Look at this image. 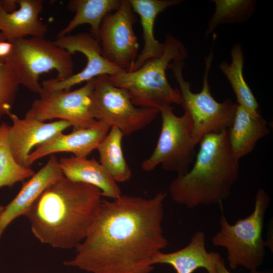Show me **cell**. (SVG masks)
<instances>
[{
  "mask_svg": "<svg viewBox=\"0 0 273 273\" xmlns=\"http://www.w3.org/2000/svg\"><path fill=\"white\" fill-rule=\"evenodd\" d=\"M166 197L102 199L75 255L64 265L90 273L151 272L168 245L162 225Z\"/></svg>",
  "mask_w": 273,
  "mask_h": 273,
  "instance_id": "cell-1",
  "label": "cell"
},
{
  "mask_svg": "<svg viewBox=\"0 0 273 273\" xmlns=\"http://www.w3.org/2000/svg\"><path fill=\"white\" fill-rule=\"evenodd\" d=\"M102 197L98 188L63 176L43 192L25 216L41 243L75 249L84 239Z\"/></svg>",
  "mask_w": 273,
  "mask_h": 273,
  "instance_id": "cell-2",
  "label": "cell"
},
{
  "mask_svg": "<svg viewBox=\"0 0 273 273\" xmlns=\"http://www.w3.org/2000/svg\"><path fill=\"white\" fill-rule=\"evenodd\" d=\"M192 167L178 174L168 191L176 203L192 209L220 204L231 195L240 173L239 161L232 154L228 130L205 135Z\"/></svg>",
  "mask_w": 273,
  "mask_h": 273,
  "instance_id": "cell-3",
  "label": "cell"
},
{
  "mask_svg": "<svg viewBox=\"0 0 273 273\" xmlns=\"http://www.w3.org/2000/svg\"><path fill=\"white\" fill-rule=\"evenodd\" d=\"M161 56L146 62L138 69L108 76L115 86L124 89L135 106L157 109L171 104L181 106L180 91L169 83L166 70L171 62L184 60L188 55L184 44L171 34L166 35Z\"/></svg>",
  "mask_w": 273,
  "mask_h": 273,
  "instance_id": "cell-4",
  "label": "cell"
},
{
  "mask_svg": "<svg viewBox=\"0 0 273 273\" xmlns=\"http://www.w3.org/2000/svg\"><path fill=\"white\" fill-rule=\"evenodd\" d=\"M270 201L265 190L259 189L255 195L254 210L248 216L230 224L222 213L220 229L212 238V243L226 249L229 264L232 269L243 266L251 271L262 264L266 242L262 235Z\"/></svg>",
  "mask_w": 273,
  "mask_h": 273,
  "instance_id": "cell-5",
  "label": "cell"
},
{
  "mask_svg": "<svg viewBox=\"0 0 273 273\" xmlns=\"http://www.w3.org/2000/svg\"><path fill=\"white\" fill-rule=\"evenodd\" d=\"M213 57L212 48L204 59L202 88L197 93L192 91L190 83L184 77V60H174L168 67L178 85L182 100L181 106L191 117L193 136L198 144L208 134L228 130L232 124L238 106V104L230 99L218 102L212 96L208 77Z\"/></svg>",
  "mask_w": 273,
  "mask_h": 273,
  "instance_id": "cell-6",
  "label": "cell"
},
{
  "mask_svg": "<svg viewBox=\"0 0 273 273\" xmlns=\"http://www.w3.org/2000/svg\"><path fill=\"white\" fill-rule=\"evenodd\" d=\"M12 54L6 63L14 69L20 85L39 94L42 88L40 76L55 70L58 80L73 74L72 55L51 41L40 37H27L14 40Z\"/></svg>",
  "mask_w": 273,
  "mask_h": 273,
  "instance_id": "cell-7",
  "label": "cell"
},
{
  "mask_svg": "<svg viewBox=\"0 0 273 273\" xmlns=\"http://www.w3.org/2000/svg\"><path fill=\"white\" fill-rule=\"evenodd\" d=\"M161 126L156 147L151 155L142 163L147 172L161 165L165 171L178 174L187 173L195 160V149L198 143L193 136L192 121L185 111L180 116L171 106L159 110Z\"/></svg>",
  "mask_w": 273,
  "mask_h": 273,
  "instance_id": "cell-8",
  "label": "cell"
},
{
  "mask_svg": "<svg viewBox=\"0 0 273 273\" xmlns=\"http://www.w3.org/2000/svg\"><path fill=\"white\" fill-rule=\"evenodd\" d=\"M90 110L95 120L117 128L123 136L144 128L159 114L157 109L134 105L127 92L111 84L107 75L95 78Z\"/></svg>",
  "mask_w": 273,
  "mask_h": 273,
  "instance_id": "cell-9",
  "label": "cell"
},
{
  "mask_svg": "<svg viewBox=\"0 0 273 273\" xmlns=\"http://www.w3.org/2000/svg\"><path fill=\"white\" fill-rule=\"evenodd\" d=\"M95 78L73 90H53L42 87L39 97L27 111L36 119H59L70 123L74 128H87L96 122L91 113V96Z\"/></svg>",
  "mask_w": 273,
  "mask_h": 273,
  "instance_id": "cell-10",
  "label": "cell"
},
{
  "mask_svg": "<svg viewBox=\"0 0 273 273\" xmlns=\"http://www.w3.org/2000/svg\"><path fill=\"white\" fill-rule=\"evenodd\" d=\"M136 21L129 1L121 0L119 8L105 17L99 30L102 56L125 71L130 70L138 55L139 42L133 29Z\"/></svg>",
  "mask_w": 273,
  "mask_h": 273,
  "instance_id": "cell-11",
  "label": "cell"
},
{
  "mask_svg": "<svg viewBox=\"0 0 273 273\" xmlns=\"http://www.w3.org/2000/svg\"><path fill=\"white\" fill-rule=\"evenodd\" d=\"M55 44L73 55L78 52L86 57L85 67L78 73L73 74L64 80L51 78L43 80V88L53 90H70L73 86L88 81L98 76L107 75L112 76L122 72L123 70L115 66L102 55L99 41L90 33L68 34L57 37Z\"/></svg>",
  "mask_w": 273,
  "mask_h": 273,
  "instance_id": "cell-12",
  "label": "cell"
},
{
  "mask_svg": "<svg viewBox=\"0 0 273 273\" xmlns=\"http://www.w3.org/2000/svg\"><path fill=\"white\" fill-rule=\"evenodd\" d=\"M12 124L8 130V143L16 162L26 167V160L34 147L41 144L71 126L63 120L51 122L39 121L27 112L23 118L9 112Z\"/></svg>",
  "mask_w": 273,
  "mask_h": 273,
  "instance_id": "cell-13",
  "label": "cell"
},
{
  "mask_svg": "<svg viewBox=\"0 0 273 273\" xmlns=\"http://www.w3.org/2000/svg\"><path fill=\"white\" fill-rule=\"evenodd\" d=\"M111 127L105 122L97 120L91 126L74 128L69 133H60L36 146L26 160V167L37 160L54 153H71L74 156L87 157L108 134Z\"/></svg>",
  "mask_w": 273,
  "mask_h": 273,
  "instance_id": "cell-14",
  "label": "cell"
},
{
  "mask_svg": "<svg viewBox=\"0 0 273 273\" xmlns=\"http://www.w3.org/2000/svg\"><path fill=\"white\" fill-rule=\"evenodd\" d=\"M59 160L51 155L46 164L26 181L16 197L0 214V240L8 226L25 216L34 203L51 185L63 176Z\"/></svg>",
  "mask_w": 273,
  "mask_h": 273,
  "instance_id": "cell-15",
  "label": "cell"
},
{
  "mask_svg": "<svg viewBox=\"0 0 273 273\" xmlns=\"http://www.w3.org/2000/svg\"><path fill=\"white\" fill-rule=\"evenodd\" d=\"M17 1L18 8L12 12H6L0 5V32L10 41L27 37H44L48 26L39 18L43 1Z\"/></svg>",
  "mask_w": 273,
  "mask_h": 273,
  "instance_id": "cell-16",
  "label": "cell"
},
{
  "mask_svg": "<svg viewBox=\"0 0 273 273\" xmlns=\"http://www.w3.org/2000/svg\"><path fill=\"white\" fill-rule=\"evenodd\" d=\"M205 242V234L197 231L185 247L170 253L160 252L154 264L170 265L176 273H193L199 268L206 269L208 273H216V264L222 258L218 253L208 252Z\"/></svg>",
  "mask_w": 273,
  "mask_h": 273,
  "instance_id": "cell-17",
  "label": "cell"
},
{
  "mask_svg": "<svg viewBox=\"0 0 273 273\" xmlns=\"http://www.w3.org/2000/svg\"><path fill=\"white\" fill-rule=\"evenodd\" d=\"M59 163L64 176L68 179L93 186L101 192L103 197L111 199L122 195L117 183L95 158L62 157Z\"/></svg>",
  "mask_w": 273,
  "mask_h": 273,
  "instance_id": "cell-18",
  "label": "cell"
},
{
  "mask_svg": "<svg viewBox=\"0 0 273 273\" xmlns=\"http://www.w3.org/2000/svg\"><path fill=\"white\" fill-rule=\"evenodd\" d=\"M269 132L267 123L262 116H255L238 105L232 124L228 129L232 155L239 161L250 153L257 142Z\"/></svg>",
  "mask_w": 273,
  "mask_h": 273,
  "instance_id": "cell-19",
  "label": "cell"
},
{
  "mask_svg": "<svg viewBox=\"0 0 273 273\" xmlns=\"http://www.w3.org/2000/svg\"><path fill=\"white\" fill-rule=\"evenodd\" d=\"M134 12L141 20L143 29L144 46L130 70H135L147 61L162 55L164 43L157 40L154 33V24L159 14L167 8L177 5L180 0H128Z\"/></svg>",
  "mask_w": 273,
  "mask_h": 273,
  "instance_id": "cell-20",
  "label": "cell"
},
{
  "mask_svg": "<svg viewBox=\"0 0 273 273\" xmlns=\"http://www.w3.org/2000/svg\"><path fill=\"white\" fill-rule=\"evenodd\" d=\"M121 0H71L67 8L74 13L73 18L57 34V37L70 34L83 24L90 26V34L98 40L102 22L108 14L116 11Z\"/></svg>",
  "mask_w": 273,
  "mask_h": 273,
  "instance_id": "cell-21",
  "label": "cell"
},
{
  "mask_svg": "<svg viewBox=\"0 0 273 273\" xmlns=\"http://www.w3.org/2000/svg\"><path fill=\"white\" fill-rule=\"evenodd\" d=\"M231 62H222L219 68L229 82L236 97L238 105L255 116H261L259 105L243 75L244 55L242 47L235 44L231 51Z\"/></svg>",
  "mask_w": 273,
  "mask_h": 273,
  "instance_id": "cell-22",
  "label": "cell"
},
{
  "mask_svg": "<svg viewBox=\"0 0 273 273\" xmlns=\"http://www.w3.org/2000/svg\"><path fill=\"white\" fill-rule=\"evenodd\" d=\"M123 136L119 129L111 127L97 149L99 154V162L117 183L129 180L132 175L122 151Z\"/></svg>",
  "mask_w": 273,
  "mask_h": 273,
  "instance_id": "cell-23",
  "label": "cell"
},
{
  "mask_svg": "<svg viewBox=\"0 0 273 273\" xmlns=\"http://www.w3.org/2000/svg\"><path fill=\"white\" fill-rule=\"evenodd\" d=\"M214 12L210 18L205 32L207 37L216 28L223 24L243 23L247 21L255 11L254 0H213Z\"/></svg>",
  "mask_w": 273,
  "mask_h": 273,
  "instance_id": "cell-24",
  "label": "cell"
},
{
  "mask_svg": "<svg viewBox=\"0 0 273 273\" xmlns=\"http://www.w3.org/2000/svg\"><path fill=\"white\" fill-rule=\"evenodd\" d=\"M9 127L6 122L0 123V188L24 181L35 173L30 167L20 165L13 157L8 143Z\"/></svg>",
  "mask_w": 273,
  "mask_h": 273,
  "instance_id": "cell-25",
  "label": "cell"
},
{
  "mask_svg": "<svg viewBox=\"0 0 273 273\" xmlns=\"http://www.w3.org/2000/svg\"><path fill=\"white\" fill-rule=\"evenodd\" d=\"M20 85L12 66L8 63H0V120L11 111Z\"/></svg>",
  "mask_w": 273,
  "mask_h": 273,
  "instance_id": "cell-26",
  "label": "cell"
},
{
  "mask_svg": "<svg viewBox=\"0 0 273 273\" xmlns=\"http://www.w3.org/2000/svg\"><path fill=\"white\" fill-rule=\"evenodd\" d=\"M13 47L12 41L7 39L0 40V63L8 61L12 54Z\"/></svg>",
  "mask_w": 273,
  "mask_h": 273,
  "instance_id": "cell-27",
  "label": "cell"
},
{
  "mask_svg": "<svg viewBox=\"0 0 273 273\" xmlns=\"http://www.w3.org/2000/svg\"><path fill=\"white\" fill-rule=\"evenodd\" d=\"M0 5L7 12H12L18 8L17 0H0Z\"/></svg>",
  "mask_w": 273,
  "mask_h": 273,
  "instance_id": "cell-28",
  "label": "cell"
},
{
  "mask_svg": "<svg viewBox=\"0 0 273 273\" xmlns=\"http://www.w3.org/2000/svg\"><path fill=\"white\" fill-rule=\"evenodd\" d=\"M216 273H231L225 266L222 258L220 259L216 264ZM250 273H271L267 270H251Z\"/></svg>",
  "mask_w": 273,
  "mask_h": 273,
  "instance_id": "cell-29",
  "label": "cell"
},
{
  "mask_svg": "<svg viewBox=\"0 0 273 273\" xmlns=\"http://www.w3.org/2000/svg\"><path fill=\"white\" fill-rule=\"evenodd\" d=\"M4 39H6V38H5V37L3 35V34L0 32V40H4Z\"/></svg>",
  "mask_w": 273,
  "mask_h": 273,
  "instance_id": "cell-30",
  "label": "cell"
},
{
  "mask_svg": "<svg viewBox=\"0 0 273 273\" xmlns=\"http://www.w3.org/2000/svg\"><path fill=\"white\" fill-rule=\"evenodd\" d=\"M5 206H3L1 205H0V214L3 212V210L4 209Z\"/></svg>",
  "mask_w": 273,
  "mask_h": 273,
  "instance_id": "cell-31",
  "label": "cell"
},
{
  "mask_svg": "<svg viewBox=\"0 0 273 273\" xmlns=\"http://www.w3.org/2000/svg\"><path fill=\"white\" fill-rule=\"evenodd\" d=\"M31 273H32V272H31Z\"/></svg>",
  "mask_w": 273,
  "mask_h": 273,
  "instance_id": "cell-32",
  "label": "cell"
}]
</instances>
